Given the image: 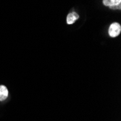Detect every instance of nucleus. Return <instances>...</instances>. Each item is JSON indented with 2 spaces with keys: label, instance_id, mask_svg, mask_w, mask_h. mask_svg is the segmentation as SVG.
I'll list each match as a JSON object with an SVG mask.
<instances>
[{
  "label": "nucleus",
  "instance_id": "f257e3e1",
  "mask_svg": "<svg viewBox=\"0 0 121 121\" xmlns=\"http://www.w3.org/2000/svg\"><path fill=\"white\" fill-rule=\"evenodd\" d=\"M121 31L120 25L117 23H113L110 25L109 28V35L112 38L117 37Z\"/></svg>",
  "mask_w": 121,
  "mask_h": 121
},
{
  "label": "nucleus",
  "instance_id": "f03ea898",
  "mask_svg": "<svg viewBox=\"0 0 121 121\" xmlns=\"http://www.w3.org/2000/svg\"><path fill=\"white\" fill-rule=\"evenodd\" d=\"M8 96V90L7 87L1 85L0 86V102L5 100Z\"/></svg>",
  "mask_w": 121,
  "mask_h": 121
},
{
  "label": "nucleus",
  "instance_id": "7ed1b4c3",
  "mask_svg": "<svg viewBox=\"0 0 121 121\" xmlns=\"http://www.w3.org/2000/svg\"><path fill=\"white\" fill-rule=\"evenodd\" d=\"M79 17V15L77 14L76 13H71L68 14L67 17V23L68 24H73L76 21V20H78Z\"/></svg>",
  "mask_w": 121,
  "mask_h": 121
},
{
  "label": "nucleus",
  "instance_id": "20e7f679",
  "mask_svg": "<svg viewBox=\"0 0 121 121\" xmlns=\"http://www.w3.org/2000/svg\"><path fill=\"white\" fill-rule=\"evenodd\" d=\"M121 0H103V4L105 6H108L112 7L114 6H119L120 5Z\"/></svg>",
  "mask_w": 121,
  "mask_h": 121
}]
</instances>
